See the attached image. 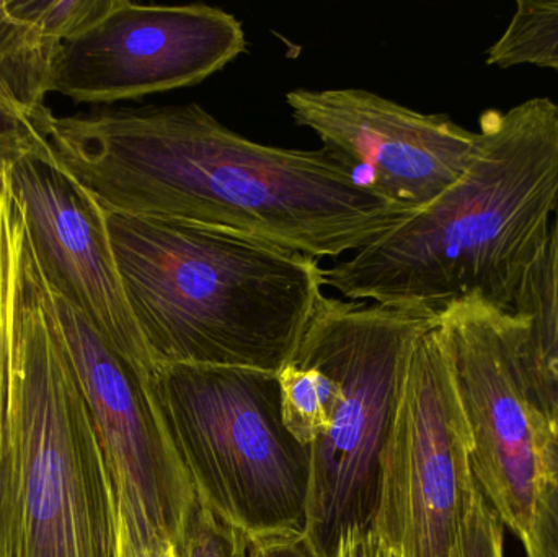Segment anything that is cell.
I'll return each mask as SVG.
<instances>
[{"label":"cell","mask_w":558,"mask_h":557,"mask_svg":"<svg viewBox=\"0 0 558 557\" xmlns=\"http://www.w3.org/2000/svg\"><path fill=\"white\" fill-rule=\"evenodd\" d=\"M128 303L156 370L234 366L278 375L324 296V267L228 229L107 211Z\"/></svg>","instance_id":"cell-3"},{"label":"cell","mask_w":558,"mask_h":557,"mask_svg":"<svg viewBox=\"0 0 558 557\" xmlns=\"http://www.w3.org/2000/svg\"><path fill=\"white\" fill-rule=\"evenodd\" d=\"M170 440L198 499L251 538L304 535L311 447L286 428L275 373L170 365L154 378Z\"/></svg>","instance_id":"cell-5"},{"label":"cell","mask_w":558,"mask_h":557,"mask_svg":"<svg viewBox=\"0 0 558 557\" xmlns=\"http://www.w3.org/2000/svg\"><path fill=\"white\" fill-rule=\"evenodd\" d=\"M173 549L175 557H260L257 540L215 516L196 494L180 523Z\"/></svg>","instance_id":"cell-17"},{"label":"cell","mask_w":558,"mask_h":557,"mask_svg":"<svg viewBox=\"0 0 558 557\" xmlns=\"http://www.w3.org/2000/svg\"><path fill=\"white\" fill-rule=\"evenodd\" d=\"M245 48L244 26L219 7L110 0L59 48L51 94L88 105L141 100L202 84Z\"/></svg>","instance_id":"cell-10"},{"label":"cell","mask_w":558,"mask_h":557,"mask_svg":"<svg viewBox=\"0 0 558 557\" xmlns=\"http://www.w3.org/2000/svg\"><path fill=\"white\" fill-rule=\"evenodd\" d=\"M438 332L471 440L475 483L523 545L549 481L553 427L527 368L523 319L471 298L438 314Z\"/></svg>","instance_id":"cell-7"},{"label":"cell","mask_w":558,"mask_h":557,"mask_svg":"<svg viewBox=\"0 0 558 557\" xmlns=\"http://www.w3.org/2000/svg\"><path fill=\"white\" fill-rule=\"evenodd\" d=\"M471 440L438 319L413 350L380 458L373 529L400 557H465Z\"/></svg>","instance_id":"cell-8"},{"label":"cell","mask_w":558,"mask_h":557,"mask_svg":"<svg viewBox=\"0 0 558 557\" xmlns=\"http://www.w3.org/2000/svg\"><path fill=\"white\" fill-rule=\"evenodd\" d=\"M439 313L324 296L295 356L340 383L330 427L311 447L305 540L315 557H333L353 529H371L380 458L420 337Z\"/></svg>","instance_id":"cell-6"},{"label":"cell","mask_w":558,"mask_h":557,"mask_svg":"<svg viewBox=\"0 0 558 557\" xmlns=\"http://www.w3.org/2000/svg\"><path fill=\"white\" fill-rule=\"evenodd\" d=\"M505 533L507 529L500 517L482 496L478 486L475 487L465 530V557H507Z\"/></svg>","instance_id":"cell-19"},{"label":"cell","mask_w":558,"mask_h":557,"mask_svg":"<svg viewBox=\"0 0 558 557\" xmlns=\"http://www.w3.org/2000/svg\"><path fill=\"white\" fill-rule=\"evenodd\" d=\"M146 557H175V549H173V543L170 545L162 546L157 552L150 553Z\"/></svg>","instance_id":"cell-24"},{"label":"cell","mask_w":558,"mask_h":557,"mask_svg":"<svg viewBox=\"0 0 558 557\" xmlns=\"http://www.w3.org/2000/svg\"><path fill=\"white\" fill-rule=\"evenodd\" d=\"M9 177L52 293L81 311L134 368L156 378L118 274L104 206L61 166L51 146L13 162Z\"/></svg>","instance_id":"cell-12"},{"label":"cell","mask_w":558,"mask_h":557,"mask_svg":"<svg viewBox=\"0 0 558 557\" xmlns=\"http://www.w3.org/2000/svg\"><path fill=\"white\" fill-rule=\"evenodd\" d=\"M523 548L526 557H558V484L550 476L537 500Z\"/></svg>","instance_id":"cell-20"},{"label":"cell","mask_w":558,"mask_h":557,"mask_svg":"<svg viewBox=\"0 0 558 557\" xmlns=\"http://www.w3.org/2000/svg\"><path fill=\"white\" fill-rule=\"evenodd\" d=\"M23 228L25 218L10 183L9 167L0 166V438L5 431L12 389L13 313Z\"/></svg>","instance_id":"cell-15"},{"label":"cell","mask_w":558,"mask_h":557,"mask_svg":"<svg viewBox=\"0 0 558 557\" xmlns=\"http://www.w3.org/2000/svg\"><path fill=\"white\" fill-rule=\"evenodd\" d=\"M546 464L549 476L558 484V428L550 427L549 440L546 445Z\"/></svg>","instance_id":"cell-23"},{"label":"cell","mask_w":558,"mask_h":557,"mask_svg":"<svg viewBox=\"0 0 558 557\" xmlns=\"http://www.w3.org/2000/svg\"><path fill=\"white\" fill-rule=\"evenodd\" d=\"M333 557H400L371 529H353L338 542Z\"/></svg>","instance_id":"cell-21"},{"label":"cell","mask_w":558,"mask_h":557,"mask_svg":"<svg viewBox=\"0 0 558 557\" xmlns=\"http://www.w3.org/2000/svg\"><path fill=\"white\" fill-rule=\"evenodd\" d=\"M48 137L107 211L228 229L315 261L360 251L412 215L327 150L257 143L195 101L52 114Z\"/></svg>","instance_id":"cell-1"},{"label":"cell","mask_w":558,"mask_h":557,"mask_svg":"<svg viewBox=\"0 0 558 557\" xmlns=\"http://www.w3.org/2000/svg\"><path fill=\"white\" fill-rule=\"evenodd\" d=\"M468 172L436 202L325 268L344 300L441 313L478 298L513 313L558 213V104L530 98L478 120Z\"/></svg>","instance_id":"cell-2"},{"label":"cell","mask_w":558,"mask_h":557,"mask_svg":"<svg viewBox=\"0 0 558 557\" xmlns=\"http://www.w3.org/2000/svg\"><path fill=\"white\" fill-rule=\"evenodd\" d=\"M278 379L282 422L295 440L312 447L330 427L340 401V383L298 356L278 373Z\"/></svg>","instance_id":"cell-14"},{"label":"cell","mask_w":558,"mask_h":557,"mask_svg":"<svg viewBox=\"0 0 558 557\" xmlns=\"http://www.w3.org/2000/svg\"><path fill=\"white\" fill-rule=\"evenodd\" d=\"M260 557H315L304 535H281L257 540Z\"/></svg>","instance_id":"cell-22"},{"label":"cell","mask_w":558,"mask_h":557,"mask_svg":"<svg viewBox=\"0 0 558 557\" xmlns=\"http://www.w3.org/2000/svg\"><path fill=\"white\" fill-rule=\"evenodd\" d=\"M51 296L110 473L120 557H146L173 543L195 491L160 414L154 378L134 368L64 298Z\"/></svg>","instance_id":"cell-9"},{"label":"cell","mask_w":558,"mask_h":557,"mask_svg":"<svg viewBox=\"0 0 558 557\" xmlns=\"http://www.w3.org/2000/svg\"><path fill=\"white\" fill-rule=\"evenodd\" d=\"M0 557H120L110 473L26 228L0 438Z\"/></svg>","instance_id":"cell-4"},{"label":"cell","mask_w":558,"mask_h":557,"mask_svg":"<svg viewBox=\"0 0 558 557\" xmlns=\"http://www.w3.org/2000/svg\"><path fill=\"white\" fill-rule=\"evenodd\" d=\"M49 118H38L0 95V166L10 167L22 157L46 149Z\"/></svg>","instance_id":"cell-18"},{"label":"cell","mask_w":558,"mask_h":557,"mask_svg":"<svg viewBox=\"0 0 558 557\" xmlns=\"http://www.w3.org/2000/svg\"><path fill=\"white\" fill-rule=\"evenodd\" d=\"M286 105L357 185L407 213L458 183L481 141L478 131L446 114L422 113L363 88H294Z\"/></svg>","instance_id":"cell-11"},{"label":"cell","mask_w":558,"mask_h":557,"mask_svg":"<svg viewBox=\"0 0 558 557\" xmlns=\"http://www.w3.org/2000/svg\"><path fill=\"white\" fill-rule=\"evenodd\" d=\"M485 59L501 69L536 65L558 71V0H520Z\"/></svg>","instance_id":"cell-16"},{"label":"cell","mask_w":558,"mask_h":557,"mask_svg":"<svg viewBox=\"0 0 558 557\" xmlns=\"http://www.w3.org/2000/svg\"><path fill=\"white\" fill-rule=\"evenodd\" d=\"M513 313L523 319L524 355L537 398L558 428V213Z\"/></svg>","instance_id":"cell-13"}]
</instances>
